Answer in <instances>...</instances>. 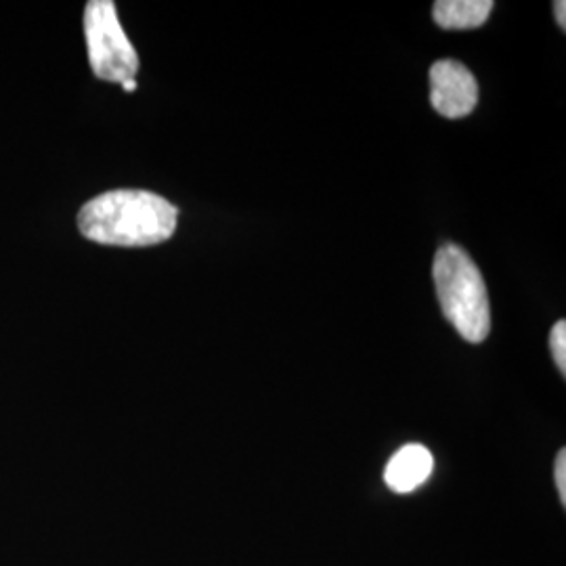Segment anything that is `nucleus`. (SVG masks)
Segmentation results:
<instances>
[{
    "label": "nucleus",
    "instance_id": "obj_2",
    "mask_svg": "<svg viewBox=\"0 0 566 566\" xmlns=\"http://www.w3.org/2000/svg\"><path fill=\"white\" fill-rule=\"evenodd\" d=\"M432 277L447 322L468 343H483L491 332V304L485 280L470 254L455 243L439 248Z\"/></svg>",
    "mask_w": 566,
    "mask_h": 566
},
{
    "label": "nucleus",
    "instance_id": "obj_9",
    "mask_svg": "<svg viewBox=\"0 0 566 566\" xmlns=\"http://www.w3.org/2000/svg\"><path fill=\"white\" fill-rule=\"evenodd\" d=\"M554 11H556V20H558V25H560V30L565 32L566 30V2H556L554 4Z\"/></svg>",
    "mask_w": 566,
    "mask_h": 566
},
{
    "label": "nucleus",
    "instance_id": "obj_6",
    "mask_svg": "<svg viewBox=\"0 0 566 566\" xmlns=\"http://www.w3.org/2000/svg\"><path fill=\"white\" fill-rule=\"evenodd\" d=\"M493 11V0H439L432 18L443 30H474L481 28Z\"/></svg>",
    "mask_w": 566,
    "mask_h": 566
},
{
    "label": "nucleus",
    "instance_id": "obj_4",
    "mask_svg": "<svg viewBox=\"0 0 566 566\" xmlns=\"http://www.w3.org/2000/svg\"><path fill=\"white\" fill-rule=\"evenodd\" d=\"M430 103L437 114L449 120L470 116L479 103L474 74L460 61H437L430 67Z\"/></svg>",
    "mask_w": 566,
    "mask_h": 566
},
{
    "label": "nucleus",
    "instance_id": "obj_7",
    "mask_svg": "<svg viewBox=\"0 0 566 566\" xmlns=\"http://www.w3.org/2000/svg\"><path fill=\"white\" fill-rule=\"evenodd\" d=\"M549 348H552V355H554V361L556 367L566 374V324L565 322H558V324L552 327V334H549Z\"/></svg>",
    "mask_w": 566,
    "mask_h": 566
},
{
    "label": "nucleus",
    "instance_id": "obj_1",
    "mask_svg": "<svg viewBox=\"0 0 566 566\" xmlns=\"http://www.w3.org/2000/svg\"><path fill=\"white\" fill-rule=\"evenodd\" d=\"M177 219L179 210L158 193L116 189L82 206L78 229L91 242L145 248L170 240L177 231Z\"/></svg>",
    "mask_w": 566,
    "mask_h": 566
},
{
    "label": "nucleus",
    "instance_id": "obj_10",
    "mask_svg": "<svg viewBox=\"0 0 566 566\" xmlns=\"http://www.w3.org/2000/svg\"><path fill=\"white\" fill-rule=\"evenodd\" d=\"M122 86H124V91L133 93V91H137V81H126Z\"/></svg>",
    "mask_w": 566,
    "mask_h": 566
},
{
    "label": "nucleus",
    "instance_id": "obj_3",
    "mask_svg": "<svg viewBox=\"0 0 566 566\" xmlns=\"http://www.w3.org/2000/svg\"><path fill=\"white\" fill-rule=\"evenodd\" d=\"M84 36L93 74L105 82L135 81L139 55L122 30L112 0H91L84 9Z\"/></svg>",
    "mask_w": 566,
    "mask_h": 566
},
{
    "label": "nucleus",
    "instance_id": "obj_8",
    "mask_svg": "<svg viewBox=\"0 0 566 566\" xmlns=\"http://www.w3.org/2000/svg\"><path fill=\"white\" fill-rule=\"evenodd\" d=\"M556 489L560 495L563 506L566 504V451L560 449L558 458H556Z\"/></svg>",
    "mask_w": 566,
    "mask_h": 566
},
{
    "label": "nucleus",
    "instance_id": "obj_5",
    "mask_svg": "<svg viewBox=\"0 0 566 566\" xmlns=\"http://www.w3.org/2000/svg\"><path fill=\"white\" fill-rule=\"evenodd\" d=\"M432 453L424 446L411 443L401 447L386 465V485L395 493H411L418 486L424 485L428 476L432 474Z\"/></svg>",
    "mask_w": 566,
    "mask_h": 566
}]
</instances>
